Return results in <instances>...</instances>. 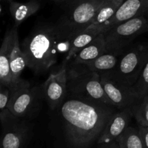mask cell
<instances>
[{
	"instance_id": "obj_1",
	"label": "cell",
	"mask_w": 148,
	"mask_h": 148,
	"mask_svg": "<svg viewBox=\"0 0 148 148\" xmlns=\"http://www.w3.org/2000/svg\"><path fill=\"white\" fill-rule=\"evenodd\" d=\"M114 114L110 106L77 96L61 107L64 135L72 148H88L98 141Z\"/></svg>"
},
{
	"instance_id": "obj_2",
	"label": "cell",
	"mask_w": 148,
	"mask_h": 148,
	"mask_svg": "<svg viewBox=\"0 0 148 148\" xmlns=\"http://www.w3.org/2000/svg\"><path fill=\"white\" fill-rule=\"evenodd\" d=\"M59 39L55 30L39 28L23 42L22 49L27 59V66L36 74L46 72L57 61Z\"/></svg>"
},
{
	"instance_id": "obj_3",
	"label": "cell",
	"mask_w": 148,
	"mask_h": 148,
	"mask_svg": "<svg viewBox=\"0 0 148 148\" xmlns=\"http://www.w3.org/2000/svg\"><path fill=\"white\" fill-rule=\"evenodd\" d=\"M67 86L73 92L80 97L98 103L112 106L106 93L101 80V74L96 72L72 69L68 74Z\"/></svg>"
},
{
	"instance_id": "obj_4",
	"label": "cell",
	"mask_w": 148,
	"mask_h": 148,
	"mask_svg": "<svg viewBox=\"0 0 148 148\" xmlns=\"http://www.w3.org/2000/svg\"><path fill=\"white\" fill-rule=\"evenodd\" d=\"M148 31L147 14L134 17L104 30L106 51H121L139 35Z\"/></svg>"
},
{
	"instance_id": "obj_5",
	"label": "cell",
	"mask_w": 148,
	"mask_h": 148,
	"mask_svg": "<svg viewBox=\"0 0 148 148\" xmlns=\"http://www.w3.org/2000/svg\"><path fill=\"white\" fill-rule=\"evenodd\" d=\"M148 56V48L135 46L126 51L114 69L106 74L132 87L138 79Z\"/></svg>"
},
{
	"instance_id": "obj_6",
	"label": "cell",
	"mask_w": 148,
	"mask_h": 148,
	"mask_svg": "<svg viewBox=\"0 0 148 148\" xmlns=\"http://www.w3.org/2000/svg\"><path fill=\"white\" fill-rule=\"evenodd\" d=\"M104 0H77L69 11L64 25L69 29L82 31L92 24Z\"/></svg>"
},
{
	"instance_id": "obj_7",
	"label": "cell",
	"mask_w": 148,
	"mask_h": 148,
	"mask_svg": "<svg viewBox=\"0 0 148 148\" xmlns=\"http://www.w3.org/2000/svg\"><path fill=\"white\" fill-rule=\"evenodd\" d=\"M10 100L7 108L16 117H22L28 114L33 107L36 91L27 81L19 79L10 87Z\"/></svg>"
},
{
	"instance_id": "obj_8",
	"label": "cell",
	"mask_w": 148,
	"mask_h": 148,
	"mask_svg": "<svg viewBox=\"0 0 148 148\" xmlns=\"http://www.w3.org/2000/svg\"><path fill=\"white\" fill-rule=\"evenodd\" d=\"M101 80L113 106L124 109L132 108L140 101L132 87L111 77L106 73L101 74Z\"/></svg>"
},
{
	"instance_id": "obj_9",
	"label": "cell",
	"mask_w": 148,
	"mask_h": 148,
	"mask_svg": "<svg viewBox=\"0 0 148 148\" xmlns=\"http://www.w3.org/2000/svg\"><path fill=\"white\" fill-rule=\"evenodd\" d=\"M68 73L66 62L55 73H51L45 81L43 86V93L48 104L52 110L62 103L66 93Z\"/></svg>"
},
{
	"instance_id": "obj_10",
	"label": "cell",
	"mask_w": 148,
	"mask_h": 148,
	"mask_svg": "<svg viewBox=\"0 0 148 148\" xmlns=\"http://www.w3.org/2000/svg\"><path fill=\"white\" fill-rule=\"evenodd\" d=\"M132 116L131 108H124L120 112L113 114L97 141L98 144H104L116 140L129 127Z\"/></svg>"
},
{
	"instance_id": "obj_11",
	"label": "cell",
	"mask_w": 148,
	"mask_h": 148,
	"mask_svg": "<svg viewBox=\"0 0 148 148\" xmlns=\"http://www.w3.org/2000/svg\"><path fill=\"white\" fill-rule=\"evenodd\" d=\"M148 0H124L119 10L103 25L104 30L134 17L147 14Z\"/></svg>"
},
{
	"instance_id": "obj_12",
	"label": "cell",
	"mask_w": 148,
	"mask_h": 148,
	"mask_svg": "<svg viewBox=\"0 0 148 148\" xmlns=\"http://www.w3.org/2000/svg\"><path fill=\"white\" fill-rule=\"evenodd\" d=\"M18 35L17 27L9 30L4 35L0 49V85L10 87L12 82L10 70V58L14 40Z\"/></svg>"
},
{
	"instance_id": "obj_13",
	"label": "cell",
	"mask_w": 148,
	"mask_h": 148,
	"mask_svg": "<svg viewBox=\"0 0 148 148\" xmlns=\"http://www.w3.org/2000/svg\"><path fill=\"white\" fill-rule=\"evenodd\" d=\"M1 148H23L27 143L29 128L23 124H17L16 120L3 127Z\"/></svg>"
},
{
	"instance_id": "obj_14",
	"label": "cell",
	"mask_w": 148,
	"mask_h": 148,
	"mask_svg": "<svg viewBox=\"0 0 148 148\" xmlns=\"http://www.w3.org/2000/svg\"><path fill=\"white\" fill-rule=\"evenodd\" d=\"M104 29L101 26L90 25L75 34V36L71 40L68 54L66 56V61L73 59L78 53L79 51L89 44L91 41L95 39L100 33H103Z\"/></svg>"
},
{
	"instance_id": "obj_15",
	"label": "cell",
	"mask_w": 148,
	"mask_h": 148,
	"mask_svg": "<svg viewBox=\"0 0 148 148\" xmlns=\"http://www.w3.org/2000/svg\"><path fill=\"white\" fill-rule=\"evenodd\" d=\"M106 51V41L104 38L103 33H101L95 38L92 41L81 51L73 58L74 64L83 65L93 59H96Z\"/></svg>"
},
{
	"instance_id": "obj_16",
	"label": "cell",
	"mask_w": 148,
	"mask_h": 148,
	"mask_svg": "<svg viewBox=\"0 0 148 148\" xmlns=\"http://www.w3.org/2000/svg\"><path fill=\"white\" fill-rule=\"evenodd\" d=\"M121 51H106L96 59L83 65H77L86 70L96 72L100 74L108 72L114 69L118 64Z\"/></svg>"
},
{
	"instance_id": "obj_17",
	"label": "cell",
	"mask_w": 148,
	"mask_h": 148,
	"mask_svg": "<svg viewBox=\"0 0 148 148\" xmlns=\"http://www.w3.org/2000/svg\"><path fill=\"white\" fill-rule=\"evenodd\" d=\"M9 4L10 14L14 20L16 27L30 16L37 12L40 7V3L36 0H31L25 3L9 0Z\"/></svg>"
},
{
	"instance_id": "obj_18",
	"label": "cell",
	"mask_w": 148,
	"mask_h": 148,
	"mask_svg": "<svg viewBox=\"0 0 148 148\" xmlns=\"http://www.w3.org/2000/svg\"><path fill=\"white\" fill-rule=\"evenodd\" d=\"M26 66H27V59L20 46L18 35H17L14 40L11 58H10V70H11L12 79V84L20 79V75Z\"/></svg>"
},
{
	"instance_id": "obj_19",
	"label": "cell",
	"mask_w": 148,
	"mask_h": 148,
	"mask_svg": "<svg viewBox=\"0 0 148 148\" xmlns=\"http://www.w3.org/2000/svg\"><path fill=\"white\" fill-rule=\"evenodd\" d=\"M124 0H104L90 25H103L112 18ZM104 29V28H103Z\"/></svg>"
},
{
	"instance_id": "obj_20",
	"label": "cell",
	"mask_w": 148,
	"mask_h": 148,
	"mask_svg": "<svg viewBox=\"0 0 148 148\" xmlns=\"http://www.w3.org/2000/svg\"><path fill=\"white\" fill-rule=\"evenodd\" d=\"M119 148H145L139 129L128 127L117 138Z\"/></svg>"
},
{
	"instance_id": "obj_21",
	"label": "cell",
	"mask_w": 148,
	"mask_h": 148,
	"mask_svg": "<svg viewBox=\"0 0 148 148\" xmlns=\"http://www.w3.org/2000/svg\"><path fill=\"white\" fill-rule=\"evenodd\" d=\"M133 90L140 101L143 100L148 92V56L138 79L132 86Z\"/></svg>"
},
{
	"instance_id": "obj_22",
	"label": "cell",
	"mask_w": 148,
	"mask_h": 148,
	"mask_svg": "<svg viewBox=\"0 0 148 148\" xmlns=\"http://www.w3.org/2000/svg\"><path fill=\"white\" fill-rule=\"evenodd\" d=\"M131 109L139 126L143 127H148V98L145 97Z\"/></svg>"
},
{
	"instance_id": "obj_23",
	"label": "cell",
	"mask_w": 148,
	"mask_h": 148,
	"mask_svg": "<svg viewBox=\"0 0 148 148\" xmlns=\"http://www.w3.org/2000/svg\"><path fill=\"white\" fill-rule=\"evenodd\" d=\"M0 110L3 111L7 109L10 100V88L2 85H0Z\"/></svg>"
},
{
	"instance_id": "obj_24",
	"label": "cell",
	"mask_w": 148,
	"mask_h": 148,
	"mask_svg": "<svg viewBox=\"0 0 148 148\" xmlns=\"http://www.w3.org/2000/svg\"><path fill=\"white\" fill-rule=\"evenodd\" d=\"M139 130L144 143L145 148H148V127H143L139 126Z\"/></svg>"
},
{
	"instance_id": "obj_25",
	"label": "cell",
	"mask_w": 148,
	"mask_h": 148,
	"mask_svg": "<svg viewBox=\"0 0 148 148\" xmlns=\"http://www.w3.org/2000/svg\"><path fill=\"white\" fill-rule=\"evenodd\" d=\"M98 148H119V145L117 140H115V141H113L111 143L99 145Z\"/></svg>"
},
{
	"instance_id": "obj_26",
	"label": "cell",
	"mask_w": 148,
	"mask_h": 148,
	"mask_svg": "<svg viewBox=\"0 0 148 148\" xmlns=\"http://www.w3.org/2000/svg\"><path fill=\"white\" fill-rule=\"evenodd\" d=\"M53 1H66V0H53Z\"/></svg>"
},
{
	"instance_id": "obj_27",
	"label": "cell",
	"mask_w": 148,
	"mask_h": 148,
	"mask_svg": "<svg viewBox=\"0 0 148 148\" xmlns=\"http://www.w3.org/2000/svg\"><path fill=\"white\" fill-rule=\"evenodd\" d=\"M146 98H148V92H147V95H146Z\"/></svg>"
},
{
	"instance_id": "obj_28",
	"label": "cell",
	"mask_w": 148,
	"mask_h": 148,
	"mask_svg": "<svg viewBox=\"0 0 148 148\" xmlns=\"http://www.w3.org/2000/svg\"><path fill=\"white\" fill-rule=\"evenodd\" d=\"M147 17H148V10H147Z\"/></svg>"
},
{
	"instance_id": "obj_29",
	"label": "cell",
	"mask_w": 148,
	"mask_h": 148,
	"mask_svg": "<svg viewBox=\"0 0 148 148\" xmlns=\"http://www.w3.org/2000/svg\"><path fill=\"white\" fill-rule=\"evenodd\" d=\"M1 1H2V0H1Z\"/></svg>"
}]
</instances>
